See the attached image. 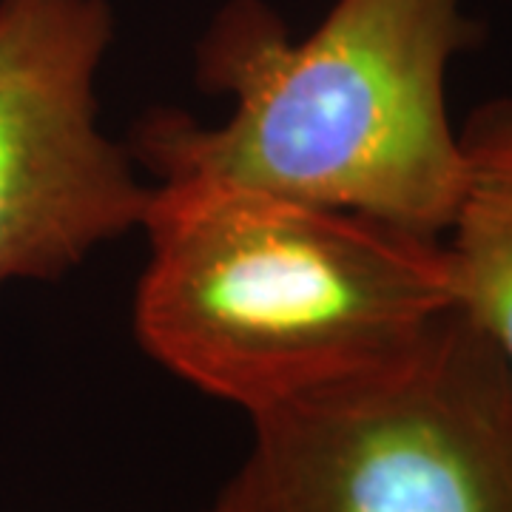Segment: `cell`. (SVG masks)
<instances>
[{
    "label": "cell",
    "instance_id": "5b68a950",
    "mask_svg": "<svg viewBox=\"0 0 512 512\" xmlns=\"http://www.w3.org/2000/svg\"><path fill=\"white\" fill-rule=\"evenodd\" d=\"M458 134L467 171L444 234L456 308L512 367V94L481 103Z\"/></svg>",
    "mask_w": 512,
    "mask_h": 512
},
{
    "label": "cell",
    "instance_id": "7a4b0ae2",
    "mask_svg": "<svg viewBox=\"0 0 512 512\" xmlns=\"http://www.w3.org/2000/svg\"><path fill=\"white\" fill-rule=\"evenodd\" d=\"M143 231L140 348L248 419L382 365L456 308L444 237L356 211L163 183Z\"/></svg>",
    "mask_w": 512,
    "mask_h": 512
},
{
    "label": "cell",
    "instance_id": "3957f363",
    "mask_svg": "<svg viewBox=\"0 0 512 512\" xmlns=\"http://www.w3.org/2000/svg\"><path fill=\"white\" fill-rule=\"evenodd\" d=\"M251 427L205 512H512V367L458 308Z\"/></svg>",
    "mask_w": 512,
    "mask_h": 512
},
{
    "label": "cell",
    "instance_id": "8992f818",
    "mask_svg": "<svg viewBox=\"0 0 512 512\" xmlns=\"http://www.w3.org/2000/svg\"><path fill=\"white\" fill-rule=\"evenodd\" d=\"M202 512H205V510H202Z\"/></svg>",
    "mask_w": 512,
    "mask_h": 512
},
{
    "label": "cell",
    "instance_id": "6da1fadb",
    "mask_svg": "<svg viewBox=\"0 0 512 512\" xmlns=\"http://www.w3.org/2000/svg\"><path fill=\"white\" fill-rule=\"evenodd\" d=\"M478 40L464 0H336L299 43L268 3L231 0L197 46L228 117L148 111L128 148L154 185H242L444 237L467 171L447 74Z\"/></svg>",
    "mask_w": 512,
    "mask_h": 512
},
{
    "label": "cell",
    "instance_id": "277c9868",
    "mask_svg": "<svg viewBox=\"0 0 512 512\" xmlns=\"http://www.w3.org/2000/svg\"><path fill=\"white\" fill-rule=\"evenodd\" d=\"M106 0H0V288L143 231L154 185L100 126Z\"/></svg>",
    "mask_w": 512,
    "mask_h": 512
}]
</instances>
